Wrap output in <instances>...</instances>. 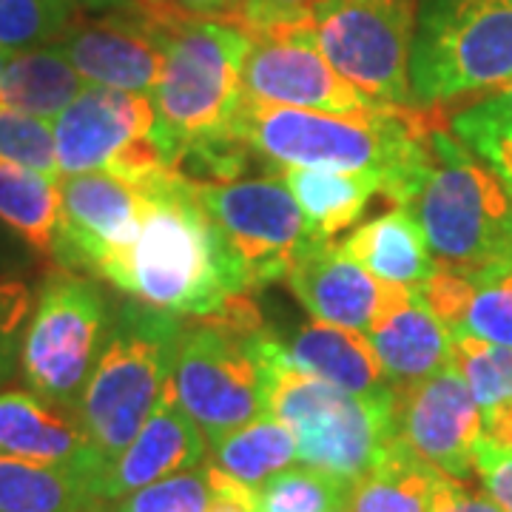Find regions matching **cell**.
<instances>
[{
    "instance_id": "1",
    "label": "cell",
    "mask_w": 512,
    "mask_h": 512,
    "mask_svg": "<svg viewBox=\"0 0 512 512\" xmlns=\"http://www.w3.org/2000/svg\"><path fill=\"white\" fill-rule=\"evenodd\" d=\"M450 126L444 106H382L365 114L268 106L242 100L231 134L285 168L373 174L390 202L407 208L430 163V137Z\"/></svg>"
},
{
    "instance_id": "2",
    "label": "cell",
    "mask_w": 512,
    "mask_h": 512,
    "mask_svg": "<svg viewBox=\"0 0 512 512\" xmlns=\"http://www.w3.org/2000/svg\"><path fill=\"white\" fill-rule=\"evenodd\" d=\"M140 237L114 265L109 285L180 319H200L228 296L248 293L228 239L197 200L194 183L168 171L143 188Z\"/></svg>"
},
{
    "instance_id": "3",
    "label": "cell",
    "mask_w": 512,
    "mask_h": 512,
    "mask_svg": "<svg viewBox=\"0 0 512 512\" xmlns=\"http://www.w3.org/2000/svg\"><path fill=\"white\" fill-rule=\"evenodd\" d=\"M157 23L165 66L151 103L157 109V143L174 168L185 148L231 134L245 100L242 63L248 32L228 20L183 15L160 0H137Z\"/></svg>"
},
{
    "instance_id": "4",
    "label": "cell",
    "mask_w": 512,
    "mask_h": 512,
    "mask_svg": "<svg viewBox=\"0 0 512 512\" xmlns=\"http://www.w3.org/2000/svg\"><path fill=\"white\" fill-rule=\"evenodd\" d=\"M407 211L416 217L439 265L484 274L512 262V194L495 168L450 126L430 137V163Z\"/></svg>"
},
{
    "instance_id": "5",
    "label": "cell",
    "mask_w": 512,
    "mask_h": 512,
    "mask_svg": "<svg viewBox=\"0 0 512 512\" xmlns=\"http://www.w3.org/2000/svg\"><path fill=\"white\" fill-rule=\"evenodd\" d=\"M183 328L180 316L137 299L114 316L103 353L77 402L83 430L106 467L137 439L163 402Z\"/></svg>"
},
{
    "instance_id": "6",
    "label": "cell",
    "mask_w": 512,
    "mask_h": 512,
    "mask_svg": "<svg viewBox=\"0 0 512 512\" xmlns=\"http://www.w3.org/2000/svg\"><path fill=\"white\" fill-rule=\"evenodd\" d=\"M268 333L248 293L183 328L171 370L174 399L205 433L208 444L265 416V362L259 339Z\"/></svg>"
},
{
    "instance_id": "7",
    "label": "cell",
    "mask_w": 512,
    "mask_h": 512,
    "mask_svg": "<svg viewBox=\"0 0 512 512\" xmlns=\"http://www.w3.org/2000/svg\"><path fill=\"white\" fill-rule=\"evenodd\" d=\"M265 410L296 439L305 467L356 481L396 439V393L359 399L308 373L265 365Z\"/></svg>"
},
{
    "instance_id": "8",
    "label": "cell",
    "mask_w": 512,
    "mask_h": 512,
    "mask_svg": "<svg viewBox=\"0 0 512 512\" xmlns=\"http://www.w3.org/2000/svg\"><path fill=\"white\" fill-rule=\"evenodd\" d=\"M512 80L510 0H424L410 46V92L447 106Z\"/></svg>"
},
{
    "instance_id": "9",
    "label": "cell",
    "mask_w": 512,
    "mask_h": 512,
    "mask_svg": "<svg viewBox=\"0 0 512 512\" xmlns=\"http://www.w3.org/2000/svg\"><path fill=\"white\" fill-rule=\"evenodd\" d=\"M106 299L92 279L52 271L43 279L20 345V370L29 390L77 410L109 336Z\"/></svg>"
},
{
    "instance_id": "10",
    "label": "cell",
    "mask_w": 512,
    "mask_h": 512,
    "mask_svg": "<svg viewBox=\"0 0 512 512\" xmlns=\"http://www.w3.org/2000/svg\"><path fill=\"white\" fill-rule=\"evenodd\" d=\"M60 177L106 171L146 188L174 171L157 143V109L151 97L89 83L52 120Z\"/></svg>"
},
{
    "instance_id": "11",
    "label": "cell",
    "mask_w": 512,
    "mask_h": 512,
    "mask_svg": "<svg viewBox=\"0 0 512 512\" xmlns=\"http://www.w3.org/2000/svg\"><path fill=\"white\" fill-rule=\"evenodd\" d=\"M416 0H325L308 20L322 57L382 106H413L410 46Z\"/></svg>"
},
{
    "instance_id": "12",
    "label": "cell",
    "mask_w": 512,
    "mask_h": 512,
    "mask_svg": "<svg viewBox=\"0 0 512 512\" xmlns=\"http://www.w3.org/2000/svg\"><path fill=\"white\" fill-rule=\"evenodd\" d=\"M194 191L228 239L248 293L285 279L299 256L330 242L313 228L282 177L194 183Z\"/></svg>"
},
{
    "instance_id": "13",
    "label": "cell",
    "mask_w": 512,
    "mask_h": 512,
    "mask_svg": "<svg viewBox=\"0 0 512 512\" xmlns=\"http://www.w3.org/2000/svg\"><path fill=\"white\" fill-rule=\"evenodd\" d=\"M248 32V29H245ZM242 92L256 103L325 114H365L382 109L322 57L308 23L248 32Z\"/></svg>"
},
{
    "instance_id": "14",
    "label": "cell",
    "mask_w": 512,
    "mask_h": 512,
    "mask_svg": "<svg viewBox=\"0 0 512 512\" xmlns=\"http://www.w3.org/2000/svg\"><path fill=\"white\" fill-rule=\"evenodd\" d=\"M146 205L148 197L140 188L106 171L63 177L52 256L66 271L106 282L140 237Z\"/></svg>"
},
{
    "instance_id": "15",
    "label": "cell",
    "mask_w": 512,
    "mask_h": 512,
    "mask_svg": "<svg viewBox=\"0 0 512 512\" xmlns=\"http://www.w3.org/2000/svg\"><path fill=\"white\" fill-rule=\"evenodd\" d=\"M396 436L441 476L473 478L484 419L453 362L424 382L396 390Z\"/></svg>"
},
{
    "instance_id": "16",
    "label": "cell",
    "mask_w": 512,
    "mask_h": 512,
    "mask_svg": "<svg viewBox=\"0 0 512 512\" xmlns=\"http://www.w3.org/2000/svg\"><path fill=\"white\" fill-rule=\"evenodd\" d=\"M83 80L151 97L163 77L165 52L157 23L137 0L100 20H77L55 43Z\"/></svg>"
},
{
    "instance_id": "17",
    "label": "cell",
    "mask_w": 512,
    "mask_h": 512,
    "mask_svg": "<svg viewBox=\"0 0 512 512\" xmlns=\"http://www.w3.org/2000/svg\"><path fill=\"white\" fill-rule=\"evenodd\" d=\"M262 362L293 373H308L359 399H382L396 390L387 384L382 365L365 333L336 328L328 322H308L291 339H279L271 330L259 339Z\"/></svg>"
},
{
    "instance_id": "18",
    "label": "cell",
    "mask_w": 512,
    "mask_h": 512,
    "mask_svg": "<svg viewBox=\"0 0 512 512\" xmlns=\"http://www.w3.org/2000/svg\"><path fill=\"white\" fill-rule=\"evenodd\" d=\"M208 453V439L174 399L168 384L163 402L148 416L137 439L97 478V495L103 501H117L143 490L160 478L200 467Z\"/></svg>"
},
{
    "instance_id": "19",
    "label": "cell",
    "mask_w": 512,
    "mask_h": 512,
    "mask_svg": "<svg viewBox=\"0 0 512 512\" xmlns=\"http://www.w3.org/2000/svg\"><path fill=\"white\" fill-rule=\"evenodd\" d=\"M367 339L393 390H407L453 362V333L427 308L419 291L402 285H387Z\"/></svg>"
},
{
    "instance_id": "20",
    "label": "cell",
    "mask_w": 512,
    "mask_h": 512,
    "mask_svg": "<svg viewBox=\"0 0 512 512\" xmlns=\"http://www.w3.org/2000/svg\"><path fill=\"white\" fill-rule=\"evenodd\" d=\"M285 282L316 322L365 336L387 296V285L367 274L342 245L333 242H322L299 256Z\"/></svg>"
},
{
    "instance_id": "21",
    "label": "cell",
    "mask_w": 512,
    "mask_h": 512,
    "mask_svg": "<svg viewBox=\"0 0 512 512\" xmlns=\"http://www.w3.org/2000/svg\"><path fill=\"white\" fill-rule=\"evenodd\" d=\"M0 453L80 467L92 473L94 487L106 467L94 453L77 410L35 390L0 393Z\"/></svg>"
},
{
    "instance_id": "22",
    "label": "cell",
    "mask_w": 512,
    "mask_h": 512,
    "mask_svg": "<svg viewBox=\"0 0 512 512\" xmlns=\"http://www.w3.org/2000/svg\"><path fill=\"white\" fill-rule=\"evenodd\" d=\"M342 248L379 282L402 285L413 291H419L439 268L421 225L402 205H396L393 211L376 220L362 222L345 239Z\"/></svg>"
},
{
    "instance_id": "23",
    "label": "cell",
    "mask_w": 512,
    "mask_h": 512,
    "mask_svg": "<svg viewBox=\"0 0 512 512\" xmlns=\"http://www.w3.org/2000/svg\"><path fill=\"white\" fill-rule=\"evenodd\" d=\"M103 504L80 467L0 453V512H97Z\"/></svg>"
},
{
    "instance_id": "24",
    "label": "cell",
    "mask_w": 512,
    "mask_h": 512,
    "mask_svg": "<svg viewBox=\"0 0 512 512\" xmlns=\"http://www.w3.org/2000/svg\"><path fill=\"white\" fill-rule=\"evenodd\" d=\"M86 89V80L57 46H40L9 55L0 74V109L37 120H55Z\"/></svg>"
},
{
    "instance_id": "25",
    "label": "cell",
    "mask_w": 512,
    "mask_h": 512,
    "mask_svg": "<svg viewBox=\"0 0 512 512\" xmlns=\"http://www.w3.org/2000/svg\"><path fill=\"white\" fill-rule=\"evenodd\" d=\"M441 473L399 436L365 476L350 484L348 512H430Z\"/></svg>"
},
{
    "instance_id": "26",
    "label": "cell",
    "mask_w": 512,
    "mask_h": 512,
    "mask_svg": "<svg viewBox=\"0 0 512 512\" xmlns=\"http://www.w3.org/2000/svg\"><path fill=\"white\" fill-rule=\"evenodd\" d=\"M291 188L305 217L325 239L362 220L367 202L382 194V183L373 174L322 171V168H285L279 174Z\"/></svg>"
},
{
    "instance_id": "27",
    "label": "cell",
    "mask_w": 512,
    "mask_h": 512,
    "mask_svg": "<svg viewBox=\"0 0 512 512\" xmlns=\"http://www.w3.org/2000/svg\"><path fill=\"white\" fill-rule=\"evenodd\" d=\"M453 365L476 399L484 433L512 447V348L473 336L453 339Z\"/></svg>"
},
{
    "instance_id": "28",
    "label": "cell",
    "mask_w": 512,
    "mask_h": 512,
    "mask_svg": "<svg viewBox=\"0 0 512 512\" xmlns=\"http://www.w3.org/2000/svg\"><path fill=\"white\" fill-rule=\"evenodd\" d=\"M60 180L23 165L0 163V222L9 225L37 254L52 256Z\"/></svg>"
},
{
    "instance_id": "29",
    "label": "cell",
    "mask_w": 512,
    "mask_h": 512,
    "mask_svg": "<svg viewBox=\"0 0 512 512\" xmlns=\"http://www.w3.org/2000/svg\"><path fill=\"white\" fill-rule=\"evenodd\" d=\"M211 450H214V467L259 490L268 478L282 473L296 458V439L282 421L265 413L234 433L222 436L220 441H214Z\"/></svg>"
},
{
    "instance_id": "30",
    "label": "cell",
    "mask_w": 512,
    "mask_h": 512,
    "mask_svg": "<svg viewBox=\"0 0 512 512\" xmlns=\"http://www.w3.org/2000/svg\"><path fill=\"white\" fill-rule=\"evenodd\" d=\"M77 20V0H0V49L15 55L55 46Z\"/></svg>"
},
{
    "instance_id": "31",
    "label": "cell",
    "mask_w": 512,
    "mask_h": 512,
    "mask_svg": "<svg viewBox=\"0 0 512 512\" xmlns=\"http://www.w3.org/2000/svg\"><path fill=\"white\" fill-rule=\"evenodd\" d=\"M350 484L316 467H293L259 487V512H339L348 510Z\"/></svg>"
},
{
    "instance_id": "32",
    "label": "cell",
    "mask_w": 512,
    "mask_h": 512,
    "mask_svg": "<svg viewBox=\"0 0 512 512\" xmlns=\"http://www.w3.org/2000/svg\"><path fill=\"white\" fill-rule=\"evenodd\" d=\"M467 276L473 279V293L458 328L453 330V339L473 336L512 348V262Z\"/></svg>"
},
{
    "instance_id": "33",
    "label": "cell",
    "mask_w": 512,
    "mask_h": 512,
    "mask_svg": "<svg viewBox=\"0 0 512 512\" xmlns=\"http://www.w3.org/2000/svg\"><path fill=\"white\" fill-rule=\"evenodd\" d=\"M0 163L23 165L60 180L52 123L0 109Z\"/></svg>"
},
{
    "instance_id": "34",
    "label": "cell",
    "mask_w": 512,
    "mask_h": 512,
    "mask_svg": "<svg viewBox=\"0 0 512 512\" xmlns=\"http://www.w3.org/2000/svg\"><path fill=\"white\" fill-rule=\"evenodd\" d=\"M211 501H214V490L205 464L202 470L174 473L126 495L117 512H208Z\"/></svg>"
},
{
    "instance_id": "35",
    "label": "cell",
    "mask_w": 512,
    "mask_h": 512,
    "mask_svg": "<svg viewBox=\"0 0 512 512\" xmlns=\"http://www.w3.org/2000/svg\"><path fill=\"white\" fill-rule=\"evenodd\" d=\"M450 128L476 154L495 140L512 137V80L490 97H481L473 106L450 114Z\"/></svg>"
},
{
    "instance_id": "36",
    "label": "cell",
    "mask_w": 512,
    "mask_h": 512,
    "mask_svg": "<svg viewBox=\"0 0 512 512\" xmlns=\"http://www.w3.org/2000/svg\"><path fill=\"white\" fill-rule=\"evenodd\" d=\"M32 291L18 279H0V387L20 362L23 333L32 316Z\"/></svg>"
},
{
    "instance_id": "37",
    "label": "cell",
    "mask_w": 512,
    "mask_h": 512,
    "mask_svg": "<svg viewBox=\"0 0 512 512\" xmlns=\"http://www.w3.org/2000/svg\"><path fill=\"white\" fill-rule=\"evenodd\" d=\"M322 3L325 0H245L242 9L228 23H237L248 32L296 26V23H308Z\"/></svg>"
},
{
    "instance_id": "38",
    "label": "cell",
    "mask_w": 512,
    "mask_h": 512,
    "mask_svg": "<svg viewBox=\"0 0 512 512\" xmlns=\"http://www.w3.org/2000/svg\"><path fill=\"white\" fill-rule=\"evenodd\" d=\"M476 473L495 504L512 512V447L484 433L476 444Z\"/></svg>"
},
{
    "instance_id": "39",
    "label": "cell",
    "mask_w": 512,
    "mask_h": 512,
    "mask_svg": "<svg viewBox=\"0 0 512 512\" xmlns=\"http://www.w3.org/2000/svg\"><path fill=\"white\" fill-rule=\"evenodd\" d=\"M208 481L214 490V501L208 512H259V490L222 473L214 464H208Z\"/></svg>"
},
{
    "instance_id": "40",
    "label": "cell",
    "mask_w": 512,
    "mask_h": 512,
    "mask_svg": "<svg viewBox=\"0 0 512 512\" xmlns=\"http://www.w3.org/2000/svg\"><path fill=\"white\" fill-rule=\"evenodd\" d=\"M430 512H504L490 495L473 493L464 481L441 476Z\"/></svg>"
},
{
    "instance_id": "41",
    "label": "cell",
    "mask_w": 512,
    "mask_h": 512,
    "mask_svg": "<svg viewBox=\"0 0 512 512\" xmlns=\"http://www.w3.org/2000/svg\"><path fill=\"white\" fill-rule=\"evenodd\" d=\"M165 6L191 15V18H208V20H231L242 9L245 0H160Z\"/></svg>"
},
{
    "instance_id": "42",
    "label": "cell",
    "mask_w": 512,
    "mask_h": 512,
    "mask_svg": "<svg viewBox=\"0 0 512 512\" xmlns=\"http://www.w3.org/2000/svg\"><path fill=\"white\" fill-rule=\"evenodd\" d=\"M478 157H484L487 163L493 165L495 174L504 180V185L510 188L512 194V137H504V140H495L484 151H478Z\"/></svg>"
},
{
    "instance_id": "43",
    "label": "cell",
    "mask_w": 512,
    "mask_h": 512,
    "mask_svg": "<svg viewBox=\"0 0 512 512\" xmlns=\"http://www.w3.org/2000/svg\"><path fill=\"white\" fill-rule=\"evenodd\" d=\"M9 55H12V52H3V49H0V74H3L6 63H9Z\"/></svg>"
},
{
    "instance_id": "44",
    "label": "cell",
    "mask_w": 512,
    "mask_h": 512,
    "mask_svg": "<svg viewBox=\"0 0 512 512\" xmlns=\"http://www.w3.org/2000/svg\"><path fill=\"white\" fill-rule=\"evenodd\" d=\"M339 512H348V510H339Z\"/></svg>"
},
{
    "instance_id": "45",
    "label": "cell",
    "mask_w": 512,
    "mask_h": 512,
    "mask_svg": "<svg viewBox=\"0 0 512 512\" xmlns=\"http://www.w3.org/2000/svg\"><path fill=\"white\" fill-rule=\"evenodd\" d=\"M97 512H106V510H97Z\"/></svg>"
},
{
    "instance_id": "46",
    "label": "cell",
    "mask_w": 512,
    "mask_h": 512,
    "mask_svg": "<svg viewBox=\"0 0 512 512\" xmlns=\"http://www.w3.org/2000/svg\"><path fill=\"white\" fill-rule=\"evenodd\" d=\"M510 3H512V0H510Z\"/></svg>"
}]
</instances>
